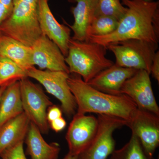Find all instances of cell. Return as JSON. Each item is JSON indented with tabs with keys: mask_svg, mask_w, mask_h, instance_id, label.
<instances>
[{
	"mask_svg": "<svg viewBox=\"0 0 159 159\" xmlns=\"http://www.w3.org/2000/svg\"><path fill=\"white\" fill-rule=\"evenodd\" d=\"M144 1H146V2H152V0H144Z\"/></svg>",
	"mask_w": 159,
	"mask_h": 159,
	"instance_id": "32",
	"label": "cell"
},
{
	"mask_svg": "<svg viewBox=\"0 0 159 159\" xmlns=\"http://www.w3.org/2000/svg\"><path fill=\"white\" fill-rule=\"evenodd\" d=\"M116 57L117 66L122 67L145 70L151 74L154 56L158 44L138 39H128L106 47Z\"/></svg>",
	"mask_w": 159,
	"mask_h": 159,
	"instance_id": "5",
	"label": "cell"
},
{
	"mask_svg": "<svg viewBox=\"0 0 159 159\" xmlns=\"http://www.w3.org/2000/svg\"><path fill=\"white\" fill-rule=\"evenodd\" d=\"M0 159H1V158H0Z\"/></svg>",
	"mask_w": 159,
	"mask_h": 159,
	"instance_id": "33",
	"label": "cell"
},
{
	"mask_svg": "<svg viewBox=\"0 0 159 159\" xmlns=\"http://www.w3.org/2000/svg\"><path fill=\"white\" fill-rule=\"evenodd\" d=\"M24 142H20L5 150L0 155L1 159H27L24 149Z\"/></svg>",
	"mask_w": 159,
	"mask_h": 159,
	"instance_id": "24",
	"label": "cell"
},
{
	"mask_svg": "<svg viewBox=\"0 0 159 159\" xmlns=\"http://www.w3.org/2000/svg\"><path fill=\"white\" fill-rule=\"evenodd\" d=\"M107 48L90 41H79L71 38L65 57L70 74H76L88 83L101 71L113 65L106 57Z\"/></svg>",
	"mask_w": 159,
	"mask_h": 159,
	"instance_id": "3",
	"label": "cell"
},
{
	"mask_svg": "<svg viewBox=\"0 0 159 159\" xmlns=\"http://www.w3.org/2000/svg\"><path fill=\"white\" fill-rule=\"evenodd\" d=\"M3 34H2V32H1V31H0V40H1V38H2V36Z\"/></svg>",
	"mask_w": 159,
	"mask_h": 159,
	"instance_id": "31",
	"label": "cell"
},
{
	"mask_svg": "<svg viewBox=\"0 0 159 159\" xmlns=\"http://www.w3.org/2000/svg\"><path fill=\"white\" fill-rule=\"evenodd\" d=\"M31 61L40 70L61 71L69 73L65 57L57 45L48 38L42 35L31 47Z\"/></svg>",
	"mask_w": 159,
	"mask_h": 159,
	"instance_id": "13",
	"label": "cell"
},
{
	"mask_svg": "<svg viewBox=\"0 0 159 159\" xmlns=\"http://www.w3.org/2000/svg\"><path fill=\"white\" fill-rule=\"evenodd\" d=\"M69 76L70 74L64 71L43 70L34 66L27 71V77L37 80L48 93L58 99L61 110L70 117L76 114L77 105L68 82Z\"/></svg>",
	"mask_w": 159,
	"mask_h": 159,
	"instance_id": "6",
	"label": "cell"
},
{
	"mask_svg": "<svg viewBox=\"0 0 159 159\" xmlns=\"http://www.w3.org/2000/svg\"><path fill=\"white\" fill-rule=\"evenodd\" d=\"M63 159H78V156L73 155L68 152Z\"/></svg>",
	"mask_w": 159,
	"mask_h": 159,
	"instance_id": "29",
	"label": "cell"
},
{
	"mask_svg": "<svg viewBox=\"0 0 159 159\" xmlns=\"http://www.w3.org/2000/svg\"><path fill=\"white\" fill-rule=\"evenodd\" d=\"M77 2L75 7L71 8L74 22L72 25L64 20L74 32L72 39L79 41H89L87 31L95 17L98 0H74Z\"/></svg>",
	"mask_w": 159,
	"mask_h": 159,
	"instance_id": "15",
	"label": "cell"
},
{
	"mask_svg": "<svg viewBox=\"0 0 159 159\" xmlns=\"http://www.w3.org/2000/svg\"><path fill=\"white\" fill-rule=\"evenodd\" d=\"M0 56L11 60L27 71L34 66L31 61V47L5 34L0 40Z\"/></svg>",
	"mask_w": 159,
	"mask_h": 159,
	"instance_id": "18",
	"label": "cell"
},
{
	"mask_svg": "<svg viewBox=\"0 0 159 159\" xmlns=\"http://www.w3.org/2000/svg\"><path fill=\"white\" fill-rule=\"evenodd\" d=\"M39 0H14L11 15L0 25V31L31 47L42 35L38 19Z\"/></svg>",
	"mask_w": 159,
	"mask_h": 159,
	"instance_id": "4",
	"label": "cell"
},
{
	"mask_svg": "<svg viewBox=\"0 0 159 159\" xmlns=\"http://www.w3.org/2000/svg\"><path fill=\"white\" fill-rule=\"evenodd\" d=\"M27 150L31 159H57L61 148L57 143L48 144L41 134L39 129L30 122L26 135Z\"/></svg>",
	"mask_w": 159,
	"mask_h": 159,
	"instance_id": "16",
	"label": "cell"
},
{
	"mask_svg": "<svg viewBox=\"0 0 159 159\" xmlns=\"http://www.w3.org/2000/svg\"><path fill=\"white\" fill-rule=\"evenodd\" d=\"M62 110L57 106H51L47 111V118L48 123L53 120L62 117Z\"/></svg>",
	"mask_w": 159,
	"mask_h": 159,
	"instance_id": "26",
	"label": "cell"
},
{
	"mask_svg": "<svg viewBox=\"0 0 159 159\" xmlns=\"http://www.w3.org/2000/svg\"><path fill=\"white\" fill-rule=\"evenodd\" d=\"M24 112L20 80L9 84L0 99V127Z\"/></svg>",
	"mask_w": 159,
	"mask_h": 159,
	"instance_id": "19",
	"label": "cell"
},
{
	"mask_svg": "<svg viewBox=\"0 0 159 159\" xmlns=\"http://www.w3.org/2000/svg\"><path fill=\"white\" fill-rule=\"evenodd\" d=\"M7 86H3L0 87V99H1V97H2L3 92L5 90Z\"/></svg>",
	"mask_w": 159,
	"mask_h": 159,
	"instance_id": "30",
	"label": "cell"
},
{
	"mask_svg": "<svg viewBox=\"0 0 159 159\" xmlns=\"http://www.w3.org/2000/svg\"></svg>",
	"mask_w": 159,
	"mask_h": 159,
	"instance_id": "34",
	"label": "cell"
},
{
	"mask_svg": "<svg viewBox=\"0 0 159 159\" xmlns=\"http://www.w3.org/2000/svg\"><path fill=\"white\" fill-rule=\"evenodd\" d=\"M151 74H152V76L158 82H159V52L158 51L155 54L151 69Z\"/></svg>",
	"mask_w": 159,
	"mask_h": 159,
	"instance_id": "28",
	"label": "cell"
},
{
	"mask_svg": "<svg viewBox=\"0 0 159 159\" xmlns=\"http://www.w3.org/2000/svg\"><path fill=\"white\" fill-rule=\"evenodd\" d=\"M27 77V71L11 60L0 56V87L8 86Z\"/></svg>",
	"mask_w": 159,
	"mask_h": 159,
	"instance_id": "21",
	"label": "cell"
},
{
	"mask_svg": "<svg viewBox=\"0 0 159 159\" xmlns=\"http://www.w3.org/2000/svg\"><path fill=\"white\" fill-rule=\"evenodd\" d=\"M51 128L56 132L58 133L63 130L66 126V122L62 117L53 120L49 123Z\"/></svg>",
	"mask_w": 159,
	"mask_h": 159,
	"instance_id": "27",
	"label": "cell"
},
{
	"mask_svg": "<svg viewBox=\"0 0 159 159\" xmlns=\"http://www.w3.org/2000/svg\"><path fill=\"white\" fill-rule=\"evenodd\" d=\"M126 11L127 8L122 5L120 0H98L95 17L109 16L119 21Z\"/></svg>",
	"mask_w": 159,
	"mask_h": 159,
	"instance_id": "23",
	"label": "cell"
},
{
	"mask_svg": "<svg viewBox=\"0 0 159 159\" xmlns=\"http://www.w3.org/2000/svg\"><path fill=\"white\" fill-rule=\"evenodd\" d=\"M127 11L119 21L117 29L105 36H91L89 41L108 45L128 39H138L158 44L159 2L122 0Z\"/></svg>",
	"mask_w": 159,
	"mask_h": 159,
	"instance_id": "1",
	"label": "cell"
},
{
	"mask_svg": "<svg viewBox=\"0 0 159 159\" xmlns=\"http://www.w3.org/2000/svg\"><path fill=\"white\" fill-rule=\"evenodd\" d=\"M14 0H0V25L11 15Z\"/></svg>",
	"mask_w": 159,
	"mask_h": 159,
	"instance_id": "25",
	"label": "cell"
},
{
	"mask_svg": "<svg viewBox=\"0 0 159 159\" xmlns=\"http://www.w3.org/2000/svg\"><path fill=\"white\" fill-rule=\"evenodd\" d=\"M30 123L24 112L0 127V155L8 148L25 141Z\"/></svg>",
	"mask_w": 159,
	"mask_h": 159,
	"instance_id": "17",
	"label": "cell"
},
{
	"mask_svg": "<svg viewBox=\"0 0 159 159\" xmlns=\"http://www.w3.org/2000/svg\"><path fill=\"white\" fill-rule=\"evenodd\" d=\"M21 97L23 110L41 133L47 134L49 124L47 118L48 108L53 103L38 85L28 77L20 80Z\"/></svg>",
	"mask_w": 159,
	"mask_h": 159,
	"instance_id": "7",
	"label": "cell"
},
{
	"mask_svg": "<svg viewBox=\"0 0 159 159\" xmlns=\"http://www.w3.org/2000/svg\"><path fill=\"white\" fill-rule=\"evenodd\" d=\"M109 159H155L153 156L147 153L134 134L128 142L119 149H115Z\"/></svg>",
	"mask_w": 159,
	"mask_h": 159,
	"instance_id": "20",
	"label": "cell"
},
{
	"mask_svg": "<svg viewBox=\"0 0 159 159\" xmlns=\"http://www.w3.org/2000/svg\"><path fill=\"white\" fill-rule=\"evenodd\" d=\"M97 119L96 135L87 148L78 156V159H107L115 150L114 131L127 124L125 120L111 116L98 115Z\"/></svg>",
	"mask_w": 159,
	"mask_h": 159,
	"instance_id": "8",
	"label": "cell"
},
{
	"mask_svg": "<svg viewBox=\"0 0 159 159\" xmlns=\"http://www.w3.org/2000/svg\"><path fill=\"white\" fill-rule=\"evenodd\" d=\"M126 125L139 138L145 151L153 156L159 145V116L138 108Z\"/></svg>",
	"mask_w": 159,
	"mask_h": 159,
	"instance_id": "11",
	"label": "cell"
},
{
	"mask_svg": "<svg viewBox=\"0 0 159 159\" xmlns=\"http://www.w3.org/2000/svg\"><path fill=\"white\" fill-rule=\"evenodd\" d=\"M68 82L77 103V114L106 115L127 122L138 108L136 103L125 94L111 95L100 92L84 82L77 74H70Z\"/></svg>",
	"mask_w": 159,
	"mask_h": 159,
	"instance_id": "2",
	"label": "cell"
},
{
	"mask_svg": "<svg viewBox=\"0 0 159 159\" xmlns=\"http://www.w3.org/2000/svg\"><path fill=\"white\" fill-rule=\"evenodd\" d=\"M119 23L118 20L109 16L94 17L87 31L89 39L91 36H105L110 34L117 29Z\"/></svg>",
	"mask_w": 159,
	"mask_h": 159,
	"instance_id": "22",
	"label": "cell"
},
{
	"mask_svg": "<svg viewBox=\"0 0 159 159\" xmlns=\"http://www.w3.org/2000/svg\"><path fill=\"white\" fill-rule=\"evenodd\" d=\"M120 93L129 97L138 108L159 116V107L152 90L150 74L147 71L138 70L125 81Z\"/></svg>",
	"mask_w": 159,
	"mask_h": 159,
	"instance_id": "9",
	"label": "cell"
},
{
	"mask_svg": "<svg viewBox=\"0 0 159 159\" xmlns=\"http://www.w3.org/2000/svg\"><path fill=\"white\" fill-rule=\"evenodd\" d=\"M98 126L97 117L76 113L66 136L69 153L78 156L85 150L96 135Z\"/></svg>",
	"mask_w": 159,
	"mask_h": 159,
	"instance_id": "10",
	"label": "cell"
},
{
	"mask_svg": "<svg viewBox=\"0 0 159 159\" xmlns=\"http://www.w3.org/2000/svg\"><path fill=\"white\" fill-rule=\"evenodd\" d=\"M49 0H39L38 19L43 35L55 43L65 57L68 52L69 43L71 39V29L61 25L56 20L51 11Z\"/></svg>",
	"mask_w": 159,
	"mask_h": 159,
	"instance_id": "12",
	"label": "cell"
},
{
	"mask_svg": "<svg viewBox=\"0 0 159 159\" xmlns=\"http://www.w3.org/2000/svg\"><path fill=\"white\" fill-rule=\"evenodd\" d=\"M138 70L113 65L101 71L96 77L87 83L92 87L111 95H119L121 88L127 80Z\"/></svg>",
	"mask_w": 159,
	"mask_h": 159,
	"instance_id": "14",
	"label": "cell"
}]
</instances>
